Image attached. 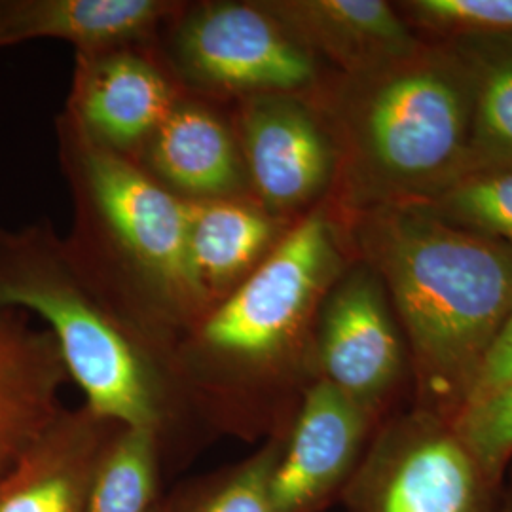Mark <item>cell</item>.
Returning a JSON list of instances; mask_svg holds the SVG:
<instances>
[{"instance_id":"obj_13","label":"cell","mask_w":512,"mask_h":512,"mask_svg":"<svg viewBox=\"0 0 512 512\" xmlns=\"http://www.w3.org/2000/svg\"><path fill=\"white\" fill-rule=\"evenodd\" d=\"M122 427L86 404L65 408L0 476V512H84L95 471Z\"/></svg>"},{"instance_id":"obj_4","label":"cell","mask_w":512,"mask_h":512,"mask_svg":"<svg viewBox=\"0 0 512 512\" xmlns=\"http://www.w3.org/2000/svg\"><path fill=\"white\" fill-rule=\"evenodd\" d=\"M0 310L38 317L52 332L86 406L154 433L164 459L203 431L173 378L169 355L118 310L76 262L52 222L0 228Z\"/></svg>"},{"instance_id":"obj_6","label":"cell","mask_w":512,"mask_h":512,"mask_svg":"<svg viewBox=\"0 0 512 512\" xmlns=\"http://www.w3.org/2000/svg\"><path fill=\"white\" fill-rule=\"evenodd\" d=\"M158 38L154 50L184 90L219 103L308 93L323 78L319 59L260 0L186 2Z\"/></svg>"},{"instance_id":"obj_16","label":"cell","mask_w":512,"mask_h":512,"mask_svg":"<svg viewBox=\"0 0 512 512\" xmlns=\"http://www.w3.org/2000/svg\"><path fill=\"white\" fill-rule=\"evenodd\" d=\"M315 59L338 74H363L421 46L399 8L385 0H260Z\"/></svg>"},{"instance_id":"obj_9","label":"cell","mask_w":512,"mask_h":512,"mask_svg":"<svg viewBox=\"0 0 512 512\" xmlns=\"http://www.w3.org/2000/svg\"><path fill=\"white\" fill-rule=\"evenodd\" d=\"M315 376L374 420L403 378L404 351L384 283L351 258L325 296L315 327Z\"/></svg>"},{"instance_id":"obj_1","label":"cell","mask_w":512,"mask_h":512,"mask_svg":"<svg viewBox=\"0 0 512 512\" xmlns=\"http://www.w3.org/2000/svg\"><path fill=\"white\" fill-rule=\"evenodd\" d=\"M349 260L344 228L325 202L175 344L171 372L203 435L247 444L287 437L317 380L321 304Z\"/></svg>"},{"instance_id":"obj_12","label":"cell","mask_w":512,"mask_h":512,"mask_svg":"<svg viewBox=\"0 0 512 512\" xmlns=\"http://www.w3.org/2000/svg\"><path fill=\"white\" fill-rule=\"evenodd\" d=\"M131 160L184 202L251 194L230 110L196 93H184Z\"/></svg>"},{"instance_id":"obj_7","label":"cell","mask_w":512,"mask_h":512,"mask_svg":"<svg viewBox=\"0 0 512 512\" xmlns=\"http://www.w3.org/2000/svg\"><path fill=\"white\" fill-rule=\"evenodd\" d=\"M494 488L450 421L418 410L385 427L342 495L349 512H488Z\"/></svg>"},{"instance_id":"obj_23","label":"cell","mask_w":512,"mask_h":512,"mask_svg":"<svg viewBox=\"0 0 512 512\" xmlns=\"http://www.w3.org/2000/svg\"><path fill=\"white\" fill-rule=\"evenodd\" d=\"M399 12L444 38L512 37V0H412Z\"/></svg>"},{"instance_id":"obj_15","label":"cell","mask_w":512,"mask_h":512,"mask_svg":"<svg viewBox=\"0 0 512 512\" xmlns=\"http://www.w3.org/2000/svg\"><path fill=\"white\" fill-rule=\"evenodd\" d=\"M186 2L0 0V50L33 40L73 44L76 55L152 46Z\"/></svg>"},{"instance_id":"obj_18","label":"cell","mask_w":512,"mask_h":512,"mask_svg":"<svg viewBox=\"0 0 512 512\" xmlns=\"http://www.w3.org/2000/svg\"><path fill=\"white\" fill-rule=\"evenodd\" d=\"M473 74V173L512 171V37H452Z\"/></svg>"},{"instance_id":"obj_3","label":"cell","mask_w":512,"mask_h":512,"mask_svg":"<svg viewBox=\"0 0 512 512\" xmlns=\"http://www.w3.org/2000/svg\"><path fill=\"white\" fill-rule=\"evenodd\" d=\"M308 95L338 154L336 215L433 202L469 175L473 74L450 38L368 73L323 76Z\"/></svg>"},{"instance_id":"obj_10","label":"cell","mask_w":512,"mask_h":512,"mask_svg":"<svg viewBox=\"0 0 512 512\" xmlns=\"http://www.w3.org/2000/svg\"><path fill=\"white\" fill-rule=\"evenodd\" d=\"M184 93L154 44L76 55L61 114L95 145L131 160Z\"/></svg>"},{"instance_id":"obj_2","label":"cell","mask_w":512,"mask_h":512,"mask_svg":"<svg viewBox=\"0 0 512 512\" xmlns=\"http://www.w3.org/2000/svg\"><path fill=\"white\" fill-rule=\"evenodd\" d=\"M384 283L412 353L420 412L452 421L512 311V249L425 203L336 215Z\"/></svg>"},{"instance_id":"obj_14","label":"cell","mask_w":512,"mask_h":512,"mask_svg":"<svg viewBox=\"0 0 512 512\" xmlns=\"http://www.w3.org/2000/svg\"><path fill=\"white\" fill-rule=\"evenodd\" d=\"M67 384L52 332L25 311L0 310V476L63 414Z\"/></svg>"},{"instance_id":"obj_8","label":"cell","mask_w":512,"mask_h":512,"mask_svg":"<svg viewBox=\"0 0 512 512\" xmlns=\"http://www.w3.org/2000/svg\"><path fill=\"white\" fill-rule=\"evenodd\" d=\"M230 118L256 202L294 224L329 200L338 154L308 93L239 99Z\"/></svg>"},{"instance_id":"obj_21","label":"cell","mask_w":512,"mask_h":512,"mask_svg":"<svg viewBox=\"0 0 512 512\" xmlns=\"http://www.w3.org/2000/svg\"><path fill=\"white\" fill-rule=\"evenodd\" d=\"M425 205L459 228L512 249V171L467 175Z\"/></svg>"},{"instance_id":"obj_17","label":"cell","mask_w":512,"mask_h":512,"mask_svg":"<svg viewBox=\"0 0 512 512\" xmlns=\"http://www.w3.org/2000/svg\"><path fill=\"white\" fill-rule=\"evenodd\" d=\"M294 224L251 194L188 202V258L207 313L255 274Z\"/></svg>"},{"instance_id":"obj_20","label":"cell","mask_w":512,"mask_h":512,"mask_svg":"<svg viewBox=\"0 0 512 512\" xmlns=\"http://www.w3.org/2000/svg\"><path fill=\"white\" fill-rule=\"evenodd\" d=\"M283 442L266 440L247 458L186 478L152 512H270L268 486Z\"/></svg>"},{"instance_id":"obj_5","label":"cell","mask_w":512,"mask_h":512,"mask_svg":"<svg viewBox=\"0 0 512 512\" xmlns=\"http://www.w3.org/2000/svg\"><path fill=\"white\" fill-rule=\"evenodd\" d=\"M59 158L74 205L67 245L110 302L171 357L207 313L188 258V202L59 114Z\"/></svg>"},{"instance_id":"obj_25","label":"cell","mask_w":512,"mask_h":512,"mask_svg":"<svg viewBox=\"0 0 512 512\" xmlns=\"http://www.w3.org/2000/svg\"><path fill=\"white\" fill-rule=\"evenodd\" d=\"M497 512H512V486L509 488L507 495H505V499H503V505L499 507Z\"/></svg>"},{"instance_id":"obj_19","label":"cell","mask_w":512,"mask_h":512,"mask_svg":"<svg viewBox=\"0 0 512 512\" xmlns=\"http://www.w3.org/2000/svg\"><path fill=\"white\" fill-rule=\"evenodd\" d=\"M164 465L154 433L122 427L95 471L84 512H152L162 497Z\"/></svg>"},{"instance_id":"obj_24","label":"cell","mask_w":512,"mask_h":512,"mask_svg":"<svg viewBox=\"0 0 512 512\" xmlns=\"http://www.w3.org/2000/svg\"><path fill=\"white\" fill-rule=\"evenodd\" d=\"M512 384V311L509 319L505 321L503 329L497 334L494 346L490 349L484 365L480 368V374L476 378L473 393L465 404L475 403L501 387Z\"/></svg>"},{"instance_id":"obj_22","label":"cell","mask_w":512,"mask_h":512,"mask_svg":"<svg viewBox=\"0 0 512 512\" xmlns=\"http://www.w3.org/2000/svg\"><path fill=\"white\" fill-rule=\"evenodd\" d=\"M450 425L482 473L497 484L512 458V384L465 404Z\"/></svg>"},{"instance_id":"obj_11","label":"cell","mask_w":512,"mask_h":512,"mask_svg":"<svg viewBox=\"0 0 512 512\" xmlns=\"http://www.w3.org/2000/svg\"><path fill=\"white\" fill-rule=\"evenodd\" d=\"M374 418L325 380L306 389L268 486L270 512H319L344 494Z\"/></svg>"}]
</instances>
